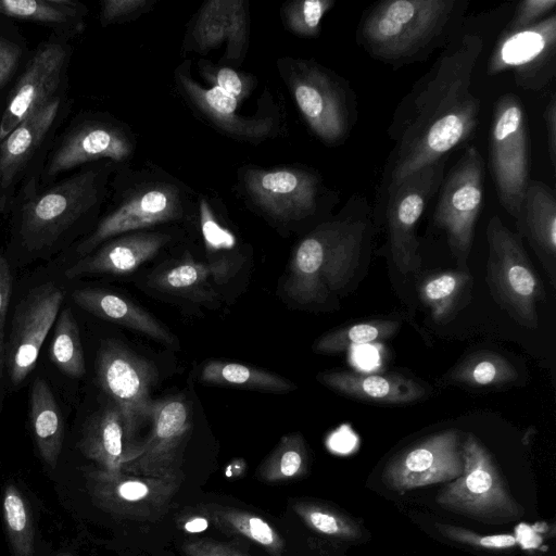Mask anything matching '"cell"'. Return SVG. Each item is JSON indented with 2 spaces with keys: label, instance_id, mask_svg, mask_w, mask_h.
<instances>
[{
  "label": "cell",
  "instance_id": "cell-1",
  "mask_svg": "<svg viewBox=\"0 0 556 556\" xmlns=\"http://www.w3.org/2000/svg\"><path fill=\"white\" fill-rule=\"evenodd\" d=\"M483 46L478 34H456L399 102L388 127L393 149L383 169L379 204L403 179L448 157L476 135L481 100L471 83Z\"/></svg>",
  "mask_w": 556,
  "mask_h": 556
},
{
  "label": "cell",
  "instance_id": "cell-2",
  "mask_svg": "<svg viewBox=\"0 0 556 556\" xmlns=\"http://www.w3.org/2000/svg\"><path fill=\"white\" fill-rule=\"evenodd\" d=\"M116 165L111 161L92 163L48 186L22 191L7 215L8 258H46L90 233L108 200Z\"/></svg>",
  "mask_w": 556,
  "mask_h": 556
},
{
  "label": "cell",
  "instance_id": "cell-3",
  "mask_svg": "<svg viewBox=\"0 0 556 556\" xmlns=\"http://www.w3.org/2000/svg\"><path fill=\"white\" fill-rule=\"evenodd\" d=\"M374 210L354 192L333 217L323 222L295 245L285 291L293 302L321 304L352 281L374 238Z\"/></svg>",
  "mask_w": 556,
  "mask_h": 556
},
{
  "label": "cell",
  "instance_id": "cell-4",
  "mask_svg": "<svg viewBox=\"0 0 556 556\" xmlns=\"http://www.w3.org/2000/svg\"><path fill=\"white\" fill-rule=\"evenodd\" d=\"M468 0H384L367 8L357 45L374 60L402 67L425 61L456 35Z\"/></svg>",
  "mask_w": 556,
  "mask_h": 556
},
{
  "label": "cell",
  "instance_id": "cell-5",
  "mask_svg": "<svg viewBox=\"0 0 556 556\" xmlns=\"http://www.w3.org/2000/svg\"><path fill=\"white\" fill-rule=\"evenodd\" d=\"M279 68L312 132L325 144L346 141L357 123V99L349 81L313 60L283 59Z\"/></svg>",
  "mask_w": 556,
  "mask_h": 556
},
{
  "label": "cell",
  "instance_id": "cell-6",
  "mask_svg": "<svg viewBox=\"0 0 556 556\" xmlns=\"http://www.w3.org/2000/svg\"><path fill=\"white\" fill-rule=\"evenodd\" d=\"M73 108L68 92L36 109L0 141V215L7 216L24 190L40 186L55 137Z\"/></svg>",
  "mask_w": 556,
  "mask_h": 556
},
{
  "label": "cell",
  "instance_id": "cell-7",
  "mask_svg": "<svg viewBox=\"0 0 556 556\" xmlns=\"http://www.w3.org/2000/svg\"><path fill=\"white\" fill-rule=\"evenodd\" d=\"M485 281L494 302L519 326L539 327L538 305L544 301L543 283L522 244L498 215L486 226Z\"/></svg>",
  "mask_w": 556,
  "mask_h": 556
},
{
  "label": "cell",
  "instance_id": "cell-8",
  "mask_svg": "<svg viewBox=\"0 0 556 556\" xmlns=\"http://www.w3.org/2000/svg\"><path fill=\"white\" fill-rule=\"evenodd\" d=\"M464 471L437 494L439 506L491 525L520 520L525 508L517 502L486 447L471 433L462 443Z\"/></svg>",
  "mask_w": 556,
  "mask_h": 556
},
{
  "label": "cell",
  "instance_id": "cell-9",
  "mask_svg": "<svg viewBox=\"0 0 556 556\" xmlns=\"http://www.w3.org/2000/svg\"><path fill=\"white\" fill-rule=\"evenodd\" d=\"M110 187V207L92 231L70 249L77 258L111 238L179 220L185 214V195L176 184L161 180L128 186L116 175Z\"/></svg>",
  "mask_w": 556,
  "mask_h": 556
},
{
  "label": "cell",
  "instance_id": "cell-10",
  "mask_svg": "<svg viewBox=\"0 0 556 556\" xmlns=\"http://www.w3.org/2000/svg\"><path fill=\"white\" fill-rule=\"evenodd\" d=\"M134 150V138L121 122L102 112H80L67 119L55 137L40 187L92 163L111 161L122 164Z\"/></svg>",
  "mask_w": 556,
  "mask_h": 556
},
{
  "label": "cell",
  "instance_id": "cell-11",
  "mask_svg": "<svg viewBox=\"0 0 556 556\" xmlns=\"http://www.w3.org/2000/svg\"><path fill=\"white\" fill-rule=\"evenodd\" d=\"M531 152L525 108L514 93L496 99L489 138V166L502 207L517 222L530 179Z\"/></svg>",
  "mask_w": 556,
  "mask_h": 556
},
{
  "label": "cell",
  "instance_id": "cell-12",
  "mask_svg": "<svg viewBox=\"0 0 556 556\" xmlns=\"http://www.w3.org/2000/svg\"><path fill=\"white\" fill-rule=\"evenodd\" d=\"M483 193L484 162L480 151L469 146L444 175L433 213V223L446 235L458 269H468Z\"/></svg>",
  "mask_w": 556,
  "mask_h": 556
},
{
  "label": "cell",
  "instance_id": "cell-13",
  "mask_svg": "<svg viewBox=\"0 0 556 556\" xmlns=\"http://www.w3.org/2000/svg\"><path fill=\"white\" fill-rule=\"evenodd\" d=\"M72 39L50 34L31 50L0 105V141L36 109L68 92Z\"/></svg>",
  "mask_w": 556,
  "mask_h": 556
},
{
  "label": "cell",
  "instance_id": "cell-14",
  "mask_svg": "<svg viewBox=\"0 0 556 556\" xmlns=\"http://www.w3.org/2000/svg\"><path fill=\"white\" fill-rule=\"evenodd\" d=\"M447 160L440 159L413 173L380 203L384 207L388 251L403 275L416 273L421 266L416 229L430 200L438 193Z\"/></svg>",
  "mask_w": 556,
  "mask_h": 556
},
{
  "label": "cell",
  "instance_id": "cell-15",
  "mask_svg": "<svg viewBox=\"0 0 556 556\" xmlns=\"http://www.w3.org/2000/svg\"><path fill=\"white\" fill-rule=\"evenodd\" d=\"M85 480L90 498L102 510L119 519L154 522L169 509L184 475L144 477L91 467L85 470Z\"/></svg>",
  "mask_w": 556,
  "mask_h": 556
},
{
  "label": "cell",
  "instance_id": "cell-16",
  "mask_svg": "<svg viewBox=\"0 0 556 556\" xmlns=\"http://www.w3.org/2000/svg\"><path fill=\"white\" fill-rule=\"evenodd\" d=\"M97 380L101 389L119 409L130 444L143 421L149 420L151 391L157 380V369L116 340L101 343L96 358Z\"/></svg>",
  "mask_w": 556,
  "mask_h": 556
},
{
  "label": "cell",
  "instance_id": "cell-17",
  "mask_svg": "<svg viewBox=\"0 0 556 556\" xmlns=\"http://www.w3.org/2000/svg\"><path fill=\"white\" fill-rule=\"evenodd\" d=\"M510 72L525 90L545 89L556 77V13L514 31H502L490 53L486 74Z\"/></svg>",
  "mask_w": 556,
  "mask_h": 556
},
{
  "label": "cell",
  "instance_id": "cell-18",
  "mask_svg": "<svg viewBox=\"0 0 556 556\" xmlns=\"http://www.w3.org/2000/svg\"><path fill=\"white\" fill-rule=\"evenodd\" d=\"M65 291L53 282L31 288L16 305L5 344V377L17 388L36 366L61 311Z\"/></svg>",
  "mask_w": 556,
  "mask_h": 556
},
{
  "label": "cell",
  "instance_id": "cell-19",
  "mask_svg": "<svg viewBox=\"0 0 556 556\" xmlns=\"http://www.w3.org/2000/svg\"><path fill=\"white\" fill-rule=\"evenodd\" d=\"M462 443V433L456 429L433 433L390 458L381 481L389 490L401 493L453 481L464 471Z\"/></svg>",
  "mask_w": 556,
  "mask_h": 556
},
{
  "label": "cell",
  "instance_id": "cell-20",
  "mask_svg": "<svg viewBox=\"0 0 556 556\" xmlns=\"http://www.w3.org/2000/svg\"><path fill=\"white\" fill-rule=\"evenodd\" d=\"M243 188L251 202L279 222H295L316 213L323 194L320 176L302 167L250 168Z\"/></svg>",
  "mask_w": 556,
  "mask_h": 556
},
{
  "label": "cell",
  "instance_id": "cell-21",
  "mask_svg": "<svg viewBox=\"0 0 556 556\" xmlns=\"http://www.w3.org/2000/svg\"><path fill=\"white\" fill-rule=\"evenodd\" d=\"M151 429L139 444L138 455L121 471L144 477H165L181 472L184 452L191 434V414L182 396L153 400Z\"/></svg>",
  "mask_w": 556,
  "mask_h": 556
},
{
  "label": "cell",
  "instance_id": "cell-22",
  "mask_svg": "<svg viewBox=\"0 0 556 556\" xmlns=\"http://www.w3.org/2000/svg\"><path fill=\"white\" fill-rule=\"evenodd\" d=\"M170 240L160 231H134L111 238L65 269V277L77 279L97 275H128L153 258Z\"/></svg>",
  "mask_w": 556,
  "mask_h": 556
},
{
  "label": "cell",
  "instance_id": "cell-23",
  "mask_svg": "<svg viewBox=\"0 0 556 556\" xmlns=\"http://www.w3.org/2000/svg\"><path fill=\"white\" fill-rule=\"evenodd\" d=\"M194 45L207 51L226 42V58L240 62L249 41V12L242 0H210L200 9L192 30Z\"/></svg>",
  "mask_w": 556,
  "mask_h": 556
},
{
  "label": "cell",
  "instance_id": "cell-24",
  "mask_svg": "<svg viewBox=\"0 0 556 556\" xmlns=\"http://www.w3.org/2000/svg\"><path fill=\"white\" fill-rule=\"evenodd\" d=\"M518 235L527 238L552 285L556 282V194L543 181L530 180L526 189L519 219Z\"/></svg>",
  "mask_w": 556,
  "mask_h": 556
},
{
  "label": "cell",
  "instance_id": "cell-25",
  "mask_svg": "<svg viewBox=\"0 0 556 556\" xmlns=\"http://www.w3.org/2000/svg\"><path fill=\"white\" fill-rule=\"evenodd\" d=\"M176 79L188 99L218 128L245 140L267 137L274 127L271 118L244 117L238 114L239 100L211 86L204 88L180 67Z\"/></svg>",
  "mask_w": 556,
  "mask_h": 556
},
{
  "label": "cell",
  "instance_id": "cell-26",
  "mask_svg": "<svg viewBox=\"0 0 556 556\" xmlns=\"http://www.w3.org/2000/svg\"><path fill=\"white\" fill-rule=\"evenodd\" d=\"M316 379L348 397L381 405H406L426 395V389L419 382L395 374L367 375L330 370L319 372Z\"/></svg>",
  "mask_w": 556,
  "mask_h": 556
},
{
  "label": "cell",
  "instance_id": "cell-27",
  "mask_svg": "<svg viewBox=\"0 0 556 556\" xmlns=\"http://www.w3.org/2000/svg\"><path fill=\"white\" fill-rule=\"evenodd\" d=\"M78 448L98 467L118 471L138 455L139 444L128 442L122 413L111 402L87 420Z\"/></svg>",
  "mask_w": 556,
  "mask_h": 556
},
{
  "label": "cell",
  "instance_id": "cell-28",
  "mask_svg": "<svg viewBox=\"0 0 556 556\" xmlns=\"http://www.w3.org/2000/svg\"><path fill=\"white\" fill-rule=\"evenodd\" d=\"M233 266L226 257L206 263L188 257L153 274L149 283L165 293L193 301H212L215 287L230 278Z\"/></svg>",
  "mask_w": 556,
  "mask_h": 556
},
{
  "label": "cell",
  "instance_id": "cell-29",
  "mask_svg": "<svg viewBox=\"0 0 556 556\" xmlns=\"http://www.w3.org/2000/svg\"><path fill=\"white\" fill-rule=\"evenodd\" d=\"M73 302L88 313L148 336L166 345L175 337L149 312L130 300L100 288H81L72 293Z\"/></svg>",
  "mask_w": 556,
  "mask_h": 556
},
{
  "label": "cell",
  "instance_id": "cell-30",
  "mask_svg": "<svg viewBox=\"0 0 556 556\" xmlns=\"http://www.w3.org/2000/svg\"><path fill=\"white\" fill-rule=\"evenodd\" d=\"M88 8L75 0H0V13L73 39L86 28Z\"/></svg>",
  "mask_w": 556,
  "mask_h": 556
},
{
  "label": "cell",
  "instance_id": "cell-31",
  "mask_svg": "<svg viewBox=\"0 0 556 556\" xmlns=\"http://www.w3.org/2000/svg\"><path fill=\"white\" fill-rule=\"evenodd\" d=\"M29 419L38 453L54 469L63 446L64 427L54 394L42 378L34 380L30 388Z\"/></svg>",
  "mask_w": 556,
  "mask_h": 556
},
{
  "label": "cell",
  "instance_id": "cell-32",
  "mask_svg": "<svg viewBox=\"0 0 556 556\" xmlns=\"http://www.w3.org/2000/svg\"><path fill=\"white\" fill-rule=\"evenodd\" d=\"M202 513L219 531L236 534L260 545L271 556H282L286 549L283 538L262 516L252 511L220 506H202Z\"/></svg>",
  "mask_w": 556,
  "mask_h": 556
},
{
  "label": "cell",
  "instance_id": "cell-33",
  "mask_svg": "<svg viewBox=\"0 0 556 556\" xmlns=\"http://www.w3.org/2000/svg\"><path fill=\"white\" fill-rule=\"evenodd\" d=\"M472 277L468 269L433 273L425 277L418 288L422 304L434 321L444 324L459 309L465 294L470 291Z\"/></svg>",
  "mask_w": 556,
  "mask_h": 556
},
{
  "label": "cell",
  "instance_id": "cell-34",
  "mask_svg": "<svg viewBox=\"0 0 556 556\" xmlns=\"http://www.w3.org/2000/svg\"><path fill=\"white\" fill-rule=\"evenodd\" d=\"M200 380L216 386L273 393H287L296 389L292 381L266 369L217 359L204 364Z\"/></svg>",
  "mask_w": 556,
  "mask_h": 556
},
{
  "label": "cell",
  "instance_id": "cell-35",
  "mask_svg": "<svg viewBox=\"0 0 556 556\" xmlns=\"http://www.w3.org/2000/svg\"><path fill=\"white\" fill-rule=\"evenodd\" d=\"M517 378V369L506 357L491 351H479L456 363L444 380L469 388H494L513 383Z\"/></svg>",
  "mask_w": 556,
  "mask_h": 556
},
{
  "label": "cell",
  "instance_id": "cell-36",
  "mask_svg": "<svg viewBox=\"0 0 556 556\" xmlns=\"http://www.w3.org/2000/svg\"><path fill=\"white\" fill-rule=\"evenodd\" d=\"M401 328L393 319H375L338 328L320 336L313 344L318 354H338L352 346L381 342L392 338Z\"/></svg>",
  "mask_w": 556,
  "mask_h": 556
},
{
  "label": "cell",
  "instance_id": "cell-37",
  "mask_svg": "<svg viewBox=\"0 0 556 556\" xmlns=\"http://www.w3.org/2000/svg\"><path fill=\"white\" fill-rule=\"evenodd\" d=\"M308 469V453L303 435L292 432L283 435L257 469L258 479L282 482L302 478Z\"/></svg>",
  "mask_w": 556,
  "mask_h": 556
},
{
  "label": "cell",
  "instance_id": "cell-38",
  "mask_svg": "<svg viewBox=\"0 0 556 556\" xmlns=\"http://www.w3.org/2000/svg\"><path fill=\"white\" fill-rule=\"evenodd\" d=\"M52 363L66 376L81 378L86 372L80 332L72 309L60 311L49 350Z\"/></svg>",
  "mask_w": 556,
  "mask_h": 556
},
{
  "label": "cell",
  "instance_id": "cell-39",
  "mask_svg": "<svg viewBox=\"0 0 556 556\" xmlns=\"http://www.w3.org/2000/svg\"><path fill=\"white\" fill-rule=\"evenodd\" d=\"M293 511L313 531L344 541H356L362 534L359 523L338 509L314 501H293Z\"/></svg>",
  "mask_w": 556,
  "mask_h": 556
},
{
  "label": "cell",
  "instance_id": "cell-40",
  "mask_svg": "<svg viewBox=\"0 0 556 556\" xmlns=\"http://www.w3.org/2000/svg\"><path fill=\"white\" fill-rule=\"evenodd\" d=\"M2 514L5 530L14 556H34L35 531L27 503L13 485L4 488Z\"/></svg>",
  "mask_w": 556,
  "mask_h": 556
},
{
  "label": "cell",
  "instance_id": "cell-41",
  "mask_svg": "<svg viewBox=\"0 0 556 556\" xmlns=\"http://www.w3.org/2000/svg\"><path fill=\"white\" fill-rule=\"evenodd\" d=\"M30 52L17 22L0 13V105Z\"/></svg>",
  "mask_w": 556,
  "mask_h": 556
},
{
  "label": "cell",
  "instance_id": "cell-42",
  "mask_svg": "<svg viewBox=\"0 0 556 556\" xmlns=\"http://www.w3.org/2000/svg\"><path fill=\"white\" fill-rule=\"evenodd\" d=\"M336 4L334 0H295L281 8L286 27L303 38L318 37L324 16Z\"/></svg>",
  "mask_w": 556,
  "mask_h": 556
},
{
  "label": "cell",
  "instance_id": "cell-43",
  "mask_svg": "<svg viewBox=\"0 0 556 556\" xmlns=\"http://www.w3.org/2000/svg\"><path fill=\"white\" fill-rule=\"evenodd\" d=\"M440 533L451 541L483 549H509L518 546L517 536L508 533L480 534L458 526L437 522Z\"/></svg>",
  "mask_w": 556,
  "mask_h": 556
},
{
  "label": "cell",
  "instance_id": "cell-44",
  "mask_svg": "<svg viewBox=\"0 0 556 556\" xmlns=\"http://www.w3.org/2000/svg\"><path fill=\"white\" fill-rule=\"evenodd\" d=\"M200 72L207 81L225 93L242 100L249 96L254 79L230 67L215 66L206 62L200 63Z\"/></svg>",
  "mask_w": 556,
  "mask_h": 556
},
{
  "label": "cell",
  "instance_id": "cell-45",
  "mask_svg": "<svg viewBox=\"0 0 556 556\" xmlns=\"http://www.w3.org/2000/svg\"><path fill=\"white\" fill-rule=\"evenodd\" d=\"M13 289L11 262L4 252L0 251V389L5 378V321Z\"/></svg>",
  "mask_w": 556,
  "mask_h": 556
},
{
  "label": "cell",
  "instance_id": "cell-46",
  "mask_svg": "<svg viewBox=\"0 0 556 556\" xmlns=\"http://www.w3.org/2000/svg\"><path fill=\"white\" fill-rule=\"evenodd\" d=\"M199 211L206 249L211 252L231 249L236 244L235 236L217 222L205 199L200 200Z\"/></svg>",
  "mask_w": 556,
  "mask_h": 556
},
{
  "label": "cell",
  "instance_id": "cell-47",
  "mask_svg": "<svg viewBox=\"0 0 556 556\" xmlns=\"http://www.w3.org/2000/svg\"><path fill=\"white\" fill-rule=\"evenodd\" d=\"M152 7L150 0H103L99 22L102 27L136 18Z\"/></svg>",
  "mask_w": 556,
  "mask_h": 556
},
{
  "label": "cell",
  "instance_id": "cell-48",
  "mask_svg": "<svg viewBox=\"0 0 556 556\" xmlns=\"http://www.w3.org/2000/svg\"><path fill=\"white\" fill-rule=\"evenodd\" d=\"M556 0H522L515 8L504 31L529 27L555 12Z\"/></svg>",
  "mask_w": 556,
  "mask_h": 556
},
{
  "label": "cell",
  "instance_id": "cell-49",
  "mask_svg": "<svg viewBox=\"0 0 556 556\" xmlns=\"http://www.w3.org/2000/svg\"><path fill=\"white\" fill-rule=\"evenodd\" d=\"M186 556H249L230 545L211 540L186 541L181 544Z\"/></svg>",
  "mask_w": 556,
  "mask_h": 556
},
{
  "label": "cell",
  "instance_id": "cell-50",
  "mask_svg": "<svg viewBox=\"0 0 556 556\" xmlns=\"http://www.w3.org/2000/svg\"><path fill=\"white\" fill-rule=\"evenodd\" d=\"M546 127L547 154L553 167L556 165V96L552 93L543 111Z\"/></svg>",
  "mask_w": 556,
  "mask_h": 556
},
{
  "label": "cell",
  "instance_id": "cell-51",
  "mask_svg": "<svg viewBox=\"0 0 556 556\" xmlns=\"http://www.w3.org/2000/svg\"><path fill=\"white\" fill-rule=\"evenodd\" d=\"M59 556H73V555H71V554H61Z\"/></svg>",
  "mask_w": 556,
  "mask_h": 556
}]
</instances>
